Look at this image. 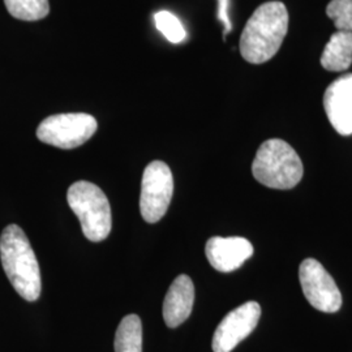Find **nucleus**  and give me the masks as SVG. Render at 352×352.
<instances>
[{"label":"nucleus","mask_w":352,"mask_h":352,"mask_svg":"<svg viewBox=\"0 0 352 352\" xmlns=\"http://www.w3.org/2000/svg\"><path fill=\"white\" fill-rule=\"evenodd\" d=\"M289 30V12L283 3L267 1L251 16L240 37V54L251 64L269 62Z\"/></svg>","instance_id":"obj_1"},{"label":"nucleus","mask_w":352,"mask_h":352,"mask_svg":"<svg viewBox=\"0 0 352 352\" xmlns=\"http://www.w3.org/2000/svg\"><path fill=\"white\" fill-rule=\"evenodd\" d=\"M0 258L6 276L16 292L26 302L38 300L42 289L39 265L25 232L17 225H10L3 230Z\"/></svg>","instance_id":"obj_2"},{"label":"nucleus","mask_w":352,"mask_h":352,"mask_svg":"<svg viewBox=\"0 0 352 352\" xmlns=\"http://www.w3.org/2000/svg\"><path fill=\"white\" fill-rule=\"evenodd\" d=\"M302 173L300 157L283 140L265 141L252 164L254 179L269 188H294L302 180Z\"/></svg>","instance_id":"obj_3"},{"label":"nucleus","mask_w":352,"mask_h":352,"mask_svg":"<svg viewBox=\"0 0 352 352\" xmlns=\"http://www.w3.org/2000/svg\"><path fill=\"white\" fill-rule=\"evenodd\" d=\"M67 201L77 215L87 239L98 243L110 235L111 206L100 187L85 180L76 182L68 188Z\"/></svg>","instance_id":"obj_4"},{"label":"nucleus","mask_w":352,"mask_h":352,"mask_svg":"<svg viewBox=\"0 0 352 352\" xmlns=\"http://www.w3.org/2000/svg\"><path fill=\"white\" fill-rule=\"evenodd\" d=\"M97 128L96 118L89 113H58L39 124L37 138L59 149H75L91 139Z\"/></svg>","instance_id":"obj_5"},{"label":"nucleus","mask_w":352,"mask_h":352,"mask_svg":"<svg viewBox=\"0 0 352 352\" xmlns=\"http://www.w3.org/2000/svg\"><path fill=\"white\" fill-rule=\"evenodd\" d=\"M174 195V177L162 161L146 166L140 195V212L148 223H157L164 217Z\"/></svg>","instance_id":"obj_6"},{"label":"nucleus","mask_w":352,"mask_h":352,"mask_svg":"<svg viewBox=\"0 0 352 352\" xmlns=\"http://www.w3.org/2000/svg\"><path fill=\"white\" fill-rule=\"evenodd\" d=\"M302 292L309 304L325 314H336L342 307V294L325 267L315 258H307L299 266Z\"/></svg>","instance_id":"obj_7"},{"label":"nucleus","mask_w":352,"mask_h":352,"mask_svg":"<svg viewBox=\"0 0 352 352\" xmlns=\"http://www.w3.org/2000/svg\"><path fill=\"white\" fill-rule=\"evenodd\" d=\"M261 317V307L256 302L241 304L221 321L214 331V352H231L256 329Z\"/></svg>","instance_id":"obj_8"},{"label":"nucleus","mask_w":352,"mask_h":352,"mask_svg":"<svg viewBox=\"0 0 352 352\" xmlns=\"http://www.w3.org/2000/svg\"><path fill=\"white\" fill-rule=\"evenodd\" d=\"M324 109L330 124L340 135H352V74L342 76L327 87Z\"/></svg>","instance_id":"obj_9"},{"label":"nucleus","mask_w":352,"mask_h":352,"mask_svg":"<svg viewBox=\"0 0 352 352\" xmlns=\"http://www.w3.org/2000/svg\"><path fill=\"white\" fill-rule=\"evenodd\" d=\"M205 254L215 270L231 273L251 258L253 245L250 240L240 236H214L206 241Z\"/></svg>","instance_id":"obj_10"},{"label":"nucleus","mask_w":352,"mask_h":352,"mask_svg":"<svg viewBox=\"0 0 352 352\" xmlns=\"http://www.w3.org/2000/svg\"><path fill=\"white\" fill-rule=\"evenodd\" d=\"M195 286L192 279L182 274L176 277L166 294L164 302V318L166 325L171 329L182 325L193 309Z\"/></svg>","instance_id":"obj_11"},{"label":"nucleus","mask_w":352,"mask_h":352,"mask_svg":"<svg viewBox=\"0 0 352 352\" xmlns=\"http://www.w3.org/2000/svg\"><path fill=\"white\" fill-rule=\"evenodd\" d=\"M352 64V33H334L321 55V65L330 72H343Z\"/></svg>","instance_id":"obj_12"},{"label":"nucleus","mask_w":352,"mask_h":352,"mask_svg":"<svg viewBox=\"0 0 352 352\" xmlns=\"http://www.w3.org/2000/svg\"><path fill=\"white\" fill-rule=\"evenodd\" d=\"M115 352H142V324L138 315L120 321L115 334Z\"/></svg>","instance_id":"obj_13"},{"label":"nucleus","mask_w":352,"mask_h":352,"mask_svg":"<svg viewBox=\"0 0 352 352\" xmlns=\"http://www.w3.org/2000/svg\"><path fill=\"white\" fill-rule=\"evenodd\" d=\"M8 12L23 21H38L50 13L49 0H4Z\"/></svg>","instance_id":"obj_14"},{"label":"nucleus","mask_w":352,"mask_h":352,"mask_svg":"<svg viewBox=\"0 0 352 352\" xmlns=\"http://www.w3.org/2000/svg\"><path fill=\"white\" fill-rule=\"evenodd\" d=\"M154 23H155L157 29L171 43H180L187 37L184 26L174 13L168 12V11H160L154 14Z\"/></svg>","instance_id":"obj_15"},{"label":"nucleus","mask_w":352,"mask_h":352,"mask_svg":"<svg viewBox=\"0 0 352 352\" xmlns=\"http://www.w3.org/2000/svg\"><path fill=\"white\" fill-rule=\"evenodd\" d=\"M327 14L340 32L352 33V0H331L327 4Z\"/></svg>","instance_id":"obj_16"},{"label":"nucleus","mask_w":352,"mask_h":352,"mask_svg":"<svg viewBox=\"0 0 352 352\" xmlns=\"http://www.w3.org/2000/svg\"><path fill=\"white\" fill-rule=\"evenodd\" d=\"M228 4L230 0H218V20L225 26V37L232 29L228 16Z\"/></svg>","instance_id":"obj_17"}]
</instances>
